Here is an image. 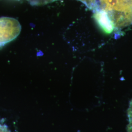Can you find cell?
<instances>
[{"label":"cell","mask_w":132,"mask_h":132,"mask_svg":"<svg viewBox=\"0 0 132 132\" xmlns=\"http://www.w3.org/2000/svg\"><path fill=\"white\" fill-rule=\"evenodd\" d=\"M21 26L19 21L13 18H0V47L14 40L19 36Z\"/></svg>","instance_id":"6da1fadb"},{"label":"cell","mask_w":132,"mask_h":132,"mask_svg":"<svg viewBox=\"0 0 132 132\" xmlns=\"http://www.w3.org/2000/svg\"><path fill=\"white\" fill-rule=\"evenodd\" d=\"M94 17L97 24L104 32L107 34L113 32L114 29L113 23L105 11L102 10L94 11Z\"/></svg>","instance_id":"7a4b0ae2"},{"label":"cell","mask_w":132,"mask_h":132,"mask_svg":"<svg viewBox=\"0 0 132 132\" xmlns=\"http://www.w3.org/2000/svg\"><path fill=\"white\" fill-rule=\"evenodd\" d=\"M128 124L127 127V132H132V99L129 102L127 110Z\"/></svg>","instance_id":"3957f363"},{"label":"cell","mask_w":132,"mask_h":132,"mask_svg":"<svg viewBox=\"0 0 132 132\" xmlns=\"http://www.w3.org/2000/svg\"><path fill=\"white\" fill-rule=\"evenodd\" d=\"M85 4L88 7L94 11L96 9L97 0H78Z\"/></svg>","instance_id":"277c9868"},{"label":"cell","mask_w":132,"mask_h":132,"mask_svg":"<svg viewBox=\"0 0 132 132\" xmlns=\"http://www.w3.org/2000/svg\"><path fill=\"white\" fill-rule=\"evenodd\" d=\"M33 5H40L47 4V3L54 2L56 0H27Z\"/></svg>","instance_id":"5b68a950"},{"label":"cell","mask_w":132,"mask_h":132,"mask_svg":"<svg viewBox=\"0 0 132 132\" xmlns=\"http://www.w3.org/2000/svg\"><path fill=\"white\" fill-rule=\"evenodd\" d=\"M0 132H11V131L6 125L0 124Z\"/></svg>","instance_id":"8992f818"}]
</instances>
